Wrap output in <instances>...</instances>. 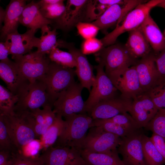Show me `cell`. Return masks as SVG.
Instances as JSON below:
<instances>
[{"mask_svg":"<svg viewBox=\"0 0 165 165\" xmlns=\"http://www.w3.org/2000/svg\"><path fill=\"white\" fill-rule=\"evenodd\" d=\"M20 23L29 29L37 30L53 22L44 17L41 12L37 2L32 1L26 4L19 20Z\"/></svg>","mask_w":165,"mask_h":165,"instance_id":"cell-24","label":"cell"},{"mask_svg":"<svg viewBox=\"0 0 165 165\" xmlns=\"http://www.w3.org/2000/svg\"><path fill=\"white\" fill-rule=\"evenodd\" d=\"M147 93L158 110L165 109V81L157 84Z\"/></svg>","mask_w":165,"mask_h":165,"instance_id":"cell-36","label":"cell"},{"mask_svg":"<svg viewBox=\"0 0 165 165\" xmlns=\"http://www.w3.org/2000/svg\"><path fill=\"white\" fill-rule=\"evenodd\" d=\"M89 1L87 0H68L63 13L53 23L56 26L55 28L68 31L79 22H87V12Z\"/></svg>","mask_w":165,"mask_h":165,"instance_id":"cell-12","label":"cell"},{"mask_svg":"<svg viewBox=\"0 0 165 165\" xmlns=\"http://www.w3.org/2000/svg\"><path fill=\"white\" fill-rule=\"evenodd\" d=\"M128 32V37L125 46L134 59L138 60L153 52L139 27Z\"/></svg>","mask_w":165,"mask_h":165,"instance_id":"cell-22","label":"cell"},{"mask_svg":"<svg viewBox=\"0 0 165 165\" xmlns=\"http://www.w3.org/2000/svg\"><path fill=\"white\" fill-rule=\"evenodd\" d=\"M75 26L79 33L84 39L95 38L100 30L92 22H80Z\"/></svg>","mask_w":165,"mask_h":165,"instance_id":"cell-40","label":"cell"},{"mask_svg":"<svg viewBox=\"0 0 165 165\" xmlns=\"http://www.w3.org/2000/svg\"><path fill=\"white\" fill-rule=\"evenodd\" d=\"M10 54V45L7 40L0 43V60L4 61L9 59L8 56Z\"/></svg>","mask_w":165,"mask_h":165,"instance_id":"cell-43","label":"cell"},{"mask_svg":"<svg viewBox=\"0 0 165 165\" xmlns=\"http://www.w3.org/2000/svg\"><path fill=\"white\" fill-rule=\"evenodd\" d=\"M18 100V96L11 92L8 89L0 85V114L14 113L15 106Z\"/></svg>","mask_w":165,"mask_h":165,"instance_id":"cell-31","label":"cell"},{"mask_svg":"<svg viewBox=\"0 0 165 165\" xmlns=\"http://www.w3.org/2000/svg\"><path fill=\"white\" fill-rule=\"evenodd\" d=\"M46 55L37 50L12 59L23 75L31 82L41 79L46 73L51 62Z\"/></svg>","mask_w":165,"mask_h":165,"instance_id":"cell-8","label":"cell"},{"mask_svg":"<svg viewBox=\"0 0 165 165\" xmlns=\"http://www.w3.org/2000/svg\"><path fill=\"white\" fill-rule=\"evenodd\" d=\"M141 142L146 165H163L165 160L151 141L150 138L142 134Z\"/></svg>","mask_w":165,"mask_h":165,"instance_id":"cell-27","label":"cell"},{"mask_svg":"<svg viewBox=\"0 0 165 165\" xmlns=\"http://www.w3.org/2000/svg\"><path fill=\"white\" fill-rule=\"evenodd\" d=\"M12 153L5 151H0V165H10Z\"/></svg>","mask_w":165,"mask_h":165,"instance_id":"cell-44","label":"cell"},{"mask_svg":"<svg viewBox=\"0 0 165 165\" xmlns=\"http://www.w3.org/2000/svg\"></svg>","mask_w":165,"mask_h":165,"instance_id":"cell-49","label":"cell"},{"mask_svg":"<svg viewBox=\"0 0 165 165\" xmlns=\"http://www.w3.org/2000/svg\"><path fill=\"white\" fill-rule=\"evenodd\" d=\"M0 77L7 89L17 95L30 82L21 74L16 64L9 59L0 61Z\"/></svg>","mask_w":165,"mask_h":165,"instance_id":"cell-18","label":"cell"},{"mask_svg":"<svg viewBox=\"0 0 165 165\" xmlns=\"http://www.w3.org/2000/svg\"><path fill=\"white\" fill-rule=\"evenodd\" d=\"M64 0L53 4H46L40 2L38 3L40 10L43 16L51 20L53 23L59 19L63 13L65 9Z\"/></svg>","mask_w":165,"mask_h":165,"instance_id":"cell-32","label":"cell"},{"mask_svg":"<svg viewBox=\"0 0 165 165\" xmlns=\"http://www.w3.org/2000/svg\"><path fill=\"white\" fill-rule=\"evenodd\" d=\"M0 115L13 143L19 150L37 137L34 129V119L30 113Z\"/></svg>","mask_w":165,"mask_h":165,"instance_id":"cell-1","label":"cell"},{"mask_svg":"<svg viewBox=\"0 0 165 165\" xmlns=\"http://www.w3.org/2000/svg\"><path fill=\"white\" fill-rule=\"evenodd\" d=\"M64 119L63 129L54 146L74 148L79 150L87 131L93 127V119L86 114H75Z\"/></svg>","mask_w":165,"mask_h":165,"instance_id":"cell-2","label":"cell"},{"mask_svg":"<svg viewBox=\"0 0 165 165\" xmlns=\"http://www.w3.org/2000/svg\"><path fill=\"white\" fill-rule=\"evenodd\" d=\"M65 45L75 60V73L80 83L83 88L87 89L90 92L95 79L92 65L89 62L86 55L83 54L81 50L72 47L67 42H65Z\"/></svg>","mask_w":165,"mask_h":165,"instance_id":"cell-20","label":"cell"},{"mask_svg":"<svg viewBox=\"0 0 165 165\" xmlns=\"http://www.w3.org/2000/svg\"><path fill=\"white\" fill-rule=\"evenodd\" d=\"M97 1L101 4L110 6L116 4L124 5L126 3L127 0H98Z\"/></svg>","mask_w":165,"mask_h":165,"instance_id":"cell-45","label":"cell"},{"mask_svg":"<svg viewBox=\"0 0 165 165\" xmlns=\"http://www.w3.org/2000/svg\"><path fill=\"white\" fill-rule=\"evenodd\" d=\"M36 31L29 29L22 34L17 31L7 36L6 40L10 44V54L12 58L29 53L33 47L37 48L39 38L35 36Z\"/></svg>","mask_w":165,"mask_h":165,"instance_id":"cell-19","label":"cell"},{"mask_svg":"<svg viewBox=\"0 0 165 165\" xmlns=\"http://www.w3.org/2000/svg\"><path fill=\"white\" fill-rule=\"evenodd\" d=\"M120 139L119 136L100 127H92L82 141L80 150L94 153L108 152L117 149Z\"/></svg>","mask_w":165,"mask_h":165,"instance_id":"cell-10","label":"cell"},{"mask_svg":"<svg viewBox=\"0 0 165 165\" xmlns=\"http://www.w3.org/2000/svg\"><path fill=\"white\" fill-rule=\"evenodd\" d=\"M165 140V109L158 110L153 118L145 127Z\"/></svg>","mask_w":165,"mask_h":165,"instance_id":"cell-34","label":"cell"},{"mask_svg":"<svg viewBox=\"0 0 165 165\" xmlns=\"http://www.w3.org/2000/svg\"><path fill=\"white\" fill-rule=\"evenodd\" d=\"M5 15V10H4L1 6L0 9V27H2V23H3ZM0 27V28H1Z\"/></svg>","mask_w":165,"mask_h":165,"instance_id":"cell-46","label":"cell"},{"mask_svg":"<svg viewBox=\"0 0 165 165\" xmlns=\"http://www.w3.org/2000/svg\"><path fill=\"white\" fill-rule=\"evenodd\" d=\"M52 107L47 105L30 113L35 121L34 129L37 136H42L54 121L56 115L52 109Z\"/></svg>","mask_w":165,"mask_h":165,"instance_id":"cell-26","label":"cell"},{"mask_svg":"<svg viewBox=\"0 0 165 165\" xmlns=\"http://www.w3.org/2000/svg\"><path fill=\"white\" fill-rule=\"evenodd\" d=\"M142 134L139 130L121 138L117 151L125 165H146L142 150Z\"/></svg>","mask_w":165,"mask_h":165,"instance_id":"cell-11","label":"cell"},{"mask_svg":"<svg viewBox=\"0 0 165 165\" xmlns=\"http://www.w3.org/2000/svg\"><path fill=\"white\" fill-rule=\"evenodd\" d=\"M155 55L165 48V38L150 14L139 27Z\"/></svg>","mask_w":165,"mask_h":165,"instance_id":"cell-23","label":"cell"},{"mask_svg":"<svg viewBox=\"0 0 165 165\" xmlns=\"http://www.w3.org/2000/svg\"><path fill=\"white\" fill-rule=\"evenodd\" d=\"M98 63L95 66L96 75L94 82L85 102V111L88 113L101 102L115 97L118 90L105 73L103 64Z\"/></svg>","mask_w":165,"mask_h":165,"instance_id":"cell-7","label":"cell"},{"mask_svg":"<svg viewBox=\"0 0 165 165\" xmlns=\"http://www.w3.org/2000/svg\"><path fill=\"white\" fill-rule=\"evenodd\" d=\"M163 0H151L139 4L130 11L121 23L112 31L101 40L105 47L113 45L118 37L127 31L138 28L149 14L151 10L157 6Z\"/></svg>","mask_w":165,"mask_h":165,"instance_id":"cell-5","label":"cell"},{"mask_svg":"<svg viewBox=\"0 0 165 165\" xmlns=\"http://www.w3.org/2000/svg\"><path fill=\"white\" fill-rule=\"evenodd\" d=\"M163 35L164 36V37L165 38V29L164 30Z\"/></svg>","mask_w":165,"mask_h":165,"instance_id":"cell-48","label":"cell"},{"mask_svg":"<svg viewBox=\"0 0 165 165\" xmlns=\"http://www.w3.org/2000/svg\"><path fill=\"white\" fill-rule=\"evenodd\" d=\"M157 6L162 8L165 10V0H163Z\"/></svg>","mask_w":165,"mask_h":165,"instance_id":"cell-47","label":"cell"},{"mask_svg":"<svg viewBox=\"0 0 165 165\" xmlns=\"http://www.w3.org/2000/svg\"><path fill=\"white\" fill-rule=\"evenodd\" d=\"M109 119L133 133L141 129L131 116L127 112L117 115Z\"/></svg>","mask_w":165,"mask_h":165,"instance_id":"cell-37","label":"cell"},{"mask_svg":"<svg viewBox=\"0 0 165 165\" xmlns=\"http://www.w3.org/2000/svg\"><path fill=\"white\" fill-rule=\"evenodd\" d=\"M93 126L100 127L105 131L116 135L120 138L134 133L131 132L109 119H93Z\"/></svg>","mask_w":165,"mask_h":165,"instance_id":"cell-33","label":"cell"},{"mask_svg":"<svg viewBox=\"0 0 165 165\" xmlns=\"http://www.w3.org/2000/svg\"><path fill=\"white\" fill-rule=\"evenodd\" d=\"M42 155L45 165H87L79 151L74 148L52 146Z\"/></svg>","mask_w":165,"mask_h":165,"instance_id":"cell-14","label":"cell"},{"mask_svg":"<svg viewBox=\"0 0 165 165\" xmlns=\"http://www.w3.org/2000/svg\"><path fill=\"white\" fill-rule=\"evenodd\" d=\"M41 29V35L39 38L37 51L48 55L57 42L56 29L54 28L51 30L48 25H46Z\"/></svg>","mask_w":165,"mask_h":165,"instance_id":"cell-28","label":"cell"},{"mask_svg":"<svg viewBox=\"0 0 165 165\" xmlns=\"http://www.w3.org/2000/svg\"><path fill=\"white\" fill-rule=\"evenodd\" d=\"M83 87L75 82L54 102L53 111L64 118L78 114H86L85 102L82 96Z\"/></svg>","mask_w":165,"mask_h":165,"instance_id":"cell-9","label":"cell"},{"mask_svg":"<svg viewBox=\"0 0 165 165\" xmlns=\"http://www.w3.org/2000/svg\"><path fill=\"white\" fill-rule=\"evenodd\" d=\"M158 110L150 97L144 93L133 100L129 112L141 128L148 124Z\"/></svg>","mask_w":165,"mask_h":165,"instance_id":"cell-17","label":"cell"},{"mask_svg":"<svg viewBox=\"0 0 165 165\" xmlns=\"http://www.w3.org/2000/svg\"><path fill=\"white\" fill-rule=\"evenodd\" d=\"M56 115L53 124L42 136V140L45 146L48 148L53 146L56 142L64 126L65 121L60 115Z\"/></svg>","mask_w":165,"mask_h":165,"instance_id":"cell-30","label":"cell"},{"mask_svg":"<svg viewBox=\"0 0 165 165\" xmlns=\"http://www.w3.org/2000/svg\"><path fill=\"white\" fill-rule=\"evenodd\" d=\"M133 100L121 95L102 101L96 105L89 113L93 119H108L117 115L129 112Z\"/></svg>","mask_w":165,"mask_h":165,"instance_id":"cell-15","label":"cell"},{"mask_svg":"<svg viewBox=\"0 0 165 165\" xmlns=\"http://www.w3.org/2000/svg\"><path fill=\"white\" fill-rule=\"evenodd\" d=\"M10 165H45V163L42 155L38 158H33L18 152L12 154Z\"/></svg>","mask_w":165,"mask_h":165,"instance_id":"cell-38","label":"cell"},{"mask_svg":"<svg viewBox=\"0 0 165 165\" xmlns=\"http://www.w3.org/2000/svg\"><path fill=\"white\" fill-rule=\"evenodd\" d=\"M75 70L51 61L41 79L45 83L49 100L53 107L54 102L75 82Z\"/></svg>","mask_w":165,"mask_h":165,"instance_id":"cell-3","label":"cell"},{"mask_svg":"<svg viewBox=\"0 0 165 165\" xmlns=\"http://www.w3.org/2000/svg\"><path fill=\"white\" fill-rule=\"evenodd\" d=\"M150 139L165 160V140L162 137L153 133Z\"/></svg>","mask_w":165,"mask_h":165,"instance_id":"cell-42","label":"cell"},{"mask_svg":"<svg viewBox=\"0 0 165 165\" xmlns=\"http://www.w3.org/2000/svg\"><path fill=\"white\" fill-rule=\"evenodd\" d=\"M135 66L142 90L148 93L157 84L159 79L154 52L138 60Z\"/></svg>","mask_w":165,"mask_h":165,"instance_id":"cell-16","label":"cell"},{"mask_svg":"<svg viewBox=\"0 0 165 165\" xmlns=\"http://www.w3.org/2000/svg\"><path fill=\"white\" fill-rule=\"evenodd\" d=\"M8 134L2 116L0 115V151H7L12 153L18 152Z\"/></svg>","mask_w":165,"mask_h":165,"instance_id":"cell-35","label":"cell"},{"mask_svg":"<svg viewBox=\"0 0 165 165\" xmlns=\"http://www.w3.org/2000/svg\"><path fill=\"white\" fill-rule=\"evenodd\" d=\"M25 0H12L7 6L4 25L1 30L0 38L5 41L7 36L17 31L19 20L26 5Z\"/></svg>","mask_w":165,"mask_h":165,"instance_id":"cell-21","label":"cell"},{"mask_svg":"<svg viewBox=\"0 0 165 165\" xmlns=\"http://www.w3.org/2000/svg\"><path fill=\"white\" fill-rule=\"evenodd\" d=\"M104 47L101 39L94 38L84 39L81 45V51L85 55L95 54Z\"/></svg>","mask_w":165,"mask_h":165,"instance_id":"cell-39","label":"cell"},{"mask_svg":"<svg viewBox=\"0 0 165 165\" xmlns=\"http://www.w3.org/2000/svg\"><path fill=\"white\" fill-rule=\"evenodd\" d=\"M79 151L88 165H125L119 157L117 149L105 153Z\"/></svg>","mask_w":165,"mask_h":165,"instance_id":"cell-25","label":"cell"},{"mask_svg":"<svg viewBox=\"0 0 165 165\" xmlns=\"http://www.w3.org/2000/svg\"><path fill=\"white\" fill-rule=\"evenodd\" d=\"M96 60L104 65L110 79L125 69L134 65L138 60L130 55L125 46L119 43L104 47L95 54Z\"/></svg>","mask_w":165,"mask_h":165,"instance_id":"cell-4","label":"cell"},{"mask_svg":"<svg viewBox=\"0 0 165 165\" xmlns=\"http://www.w3.org/2000/svg\"><path fill=\"white\" fill-rule=\"evenodd\" d=\"M121 95L133 100L144 93L135 65L129 67L110 79Z\"/></svg>","mask_w":165,"mask_h":165,"instance_id":"cell-13","label":"cell"},{"mask_svg":"<svg viewBox=\"0 0 165 165\" xmlns=\"http://www.w3.org/2000/svg\"><path fill=\"white\" fill-rule=\"evenodd\" d=\"M155 61L159 75L158 84L165 81V48L155 55Z\"/></svg>","mask_w":165,"mask_h":165,"instance_id":"cell-41","label":"cell"},{"mask_svg":"<svg viewBox=\"0 0 165 165\" xmlns=\"http://www.w3.org/2000/svg\"><path fill=\"white\" fill-rule=\"evenodd\" d=\"M47 55L51 61L61 66L71 68L76 66V61L73 54L69 50L67 52L60 49L57 44Z\"/></svg>","mask_w":165,"mask_h":165,"instance_id":"cell-29","label":"cell"},{"mask_svg":"<svg viewBox=\"0 0 165 165\" xmlns=\"http://www.w3.org/2000/svg\"><path fill=\"white\" fill-rule=\"evenodd\" d=\"M18 96V100L14 108L16 113L30 112L47 105L51 106L46 85L42 79L29 82Z\"/></svg>","mask_w":165,"mask_h":165,"instance_id":"cell-6","label":"cell"}]
</instances>
